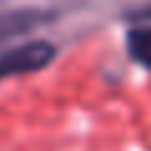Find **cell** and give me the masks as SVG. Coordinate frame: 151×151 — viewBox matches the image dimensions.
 <instances>
[{
    "mask_svg": "<svg viewBox=\"0 0 151 151\" xmlns=\"http://www.w3.org/2000/svg\"><path fill=\"white\" fill-rule=\"evenodd\" d=\"M55 58V45L48 40H28L0 53V81L25 73H38Z\"/></svg>",
    "mask_w": 151,
    "mask_h": 151,
    "instance_id": "6da1fadb",
    "label": "cell"
},
{
    "mask_svg": "<svg viewBox=\"0 0 151 151\" xmlns=\"http://www.w3.org/2000/svg\"><path fill=\"white\" fill-rule=\"evenodd\" d=\"M55 20V13L40 10V8H13V10H0V45L18 35H25L33 28L45 25Z\"/></svg>",
    "mask_w": 151,
    "mask_h": 151,
    "instance_id": "7a4b0ae2",
    "label": "cell"
},
{
    "mask_svg": "<svg viewBox=\"0 0 151 151\" xmlns=\"http://www.w3.org/2000/svg\"><path fill=\"white\" fill-rule=\"evenodd\" d=\"M129 55L144 68H151V25H139L126 35Z\"/></svg>",
    "mask_w": 151,
    "mask_h": 151,
    "instance_id": "3957f363",
    "label": "cell"
}]
</instances>
